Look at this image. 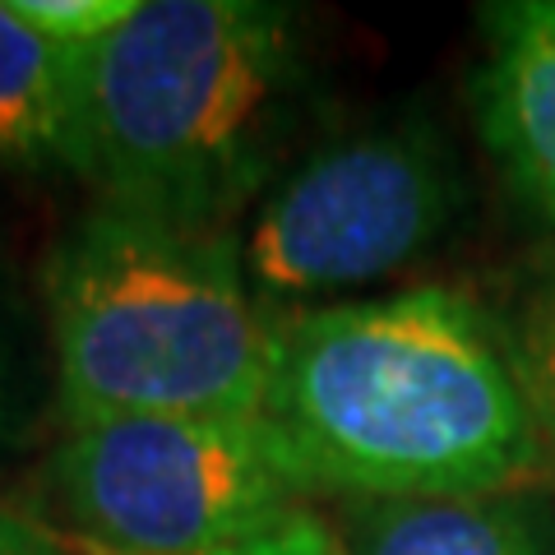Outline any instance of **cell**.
Listing matches in <instances>:
<instances>
[{
  "instance_id": "1",
  "label": "cell",
  "mask_w": 555,
  "mask_h": 555,
  "mask_svg": "<svg viewBox=\"0 0 555 555\" xmlns=\"http://www.w3.org/2000/svg\"><path fill=\"white\" fill-rule=\"evenodd\" d=\"M255 426L301 491L347 500L528 491L551 459L491 310L449 287L273 320Z\"/></svg>"
},
{
  "instance_id": "2",
  "label": "cell",
  "mask_w": 555,
  "mask_h": 555,
  "mask_svg": "<svg viewBox=\"0 0 555 555\" xmlns=\"http://www.w3.org/2000/svg\"><path fill=\"white\" fill-rule=\"evenodd\" d=\"M310 65L297 14L259 0H139L79 51L69 171L93 199L236 222L283 177Z\"/></svg>"
},
{
  "instance_id": "3",
  "label": "cell",
  "mask_w": 555,
  "mask_h": 555,
  "mask_svg": "<svg viewBox=\"0 0 555 555\" xmlns=\"http://www.w3.org/2000/svg\"><path fill=\"white\" fill-rule=\"evenodd\" d=\"M56 408L255 422L269 334L236 222H181L93 199L42 264Z\"/></svg>"
},
{
  "instance_id": "4",
  "label": "cell",
  "mask_w": 555,
  "mask_h": 555,
  "mask_svg": "<svg viewBox=\"0 0 555 555\" xmlns=\"http://www.w3.org/2000/svg\"><path fill=\"white\" fill-rule=\"evenodd\" d=\"M301 495L255 422L102 416L69 422L47 454L38 524L83 555H208Z\"/></svg>"
},
{
  "instance_id": "5",
  "label": "cell",
  "mask_w": 555,
  "mask_h": 555,
  "mask_svg": "<svg viewBox=\"0 0 555 555\" xmlns=\"http://www.w3.org/2000/svg\"><path fill=\"white\" fill-rule=\"evenodd\" d=\"M463 199L459 158L430 120L393 116L324 139L269 185L241 232L255 301L385 283L440 246Z\"/></svg>"
},
{
  "instance_id": "6",
  "label": "cell",
  "mask_w": 555,
  "mask_h": 555,
  "mask_svg": "<svg viewBox=\"0 0 555 555\" xmlns=\"http://www.w3.org/2000/svg\"><path fill=\"white\" fill-rule=\"evenodd\" d=\"M486 33L491 47L477 75L481 139L518 195L555 222V0L500 5Z\"/></svg>"
},
{
  "instance_id": "7",
  "label": "cell",
  "mask_w": 555,
  "mask_h": 555,
  "mask_svg": "<svg viewBox=\"0 0 555 555\" xmlns=\"http://www.w3.org/2000/svg\"><path fill=\"white\" fill-rule=\"evenodd\" d=\"M347 555H555V518L528 491L347 500Z\"/></svg>"
},
{
  "instance_id": "8",
  "label": "cell",
  "mask_w": 555,
  "mask_h": 555,
  "mask_svg": "<svg viewBox=\"0 0 555 555\" xmlns=\"http://www.w3.org/2000/svg\"><path fill=\"white\" fill-rule=\"evenodd\" d=\"M79 51L56 47L0 0V163L42 171L75 153Z\"/></svg>"
},
{
  "instance_id": "9",
  "label": "cell",
  "mask_w": 555,
  "mask_h": 555,
  "mask_svg": "<svg viewBox=\"0 0 555 555\" xmlns=\"http://www.w3.org/2000/svg\"><path fill=\"white\" fill-rule=\"evenodd\" d=\"M491 320L532 422L546 440V454H555V250L537 255L514 278V292Z\"/></svg>"
},
{
  "instance_id": "10",
  "label": "cell",
  "mask_w": 555,
  "mask_h": 555,
  "mask_svg": "<svg viewBox=\"0 0 555 555\" xmlns=\"http://www.w3.org/2000/svg\"><path fill=\"white\" fill-rule=\"evenodd\" d=\"M10 10L56 47L83 51L112 38L139 10V0H10Z\"/></svg>"
},
{
  "instance_id": "11",
  "label": "cell",
  "mask_w": 555,
  "mask_h": 555,
  "mask_svg": "<svg viewBox=\"0 0 555 555\" xmlns=\"http://www.w3.org/2000/svg\"><path fill=\"white\" fill-rule=\"evenodd\" d=\"M208 555H347V551L328 518L297 505V509L278 514L273 524H264L259 532L241 537V542L222 546V551H208Z\"/></svg>"
},
{
  "instance_id": "12",
  "label": "cell",
  "mask_w": 555,
  "mask_h": 555,
  "mask_svg": "<svg viewBox=\"0 0 555 555\" xmlns=\"http://www.w3.org/2000/svg\"><path fill=\"white\" fill-rule=\"evenodd\" d=\"M33 408V357L14 310L0 306V449L24 430Z\"/></svg>"
},
{
  "instance_id": "13",
  "label": "cell",
  "mask_w": 555,
  "mask_h": 555,
  "mask_svg": "<svg viewBox=\"0 0 555 555\" xmlns=\"http://www.w3.org/2000/svg\"><path fill=\"white\" fill-rule=\"evenodd\" d=\"M0 555H65V546L33 514L0 505Z\"/></svg>"
}]
</instances>
